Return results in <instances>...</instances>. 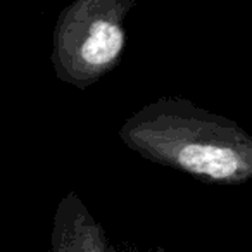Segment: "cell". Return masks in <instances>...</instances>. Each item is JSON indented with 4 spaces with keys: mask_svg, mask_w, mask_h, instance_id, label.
<instances>
[{
    "mask_svg": "<svg viewBox=\"0 0 252 252\" xmlns=\"http://www.w3.org/2000/svg\"><path fill=\"white\" fill-rule=\"evenodd\" d=\"M50 252H118L104 226L76 192L61 199L52 221Z\"/></svg>",
    "mask_w": 252,
    "mask_h": 252,
    "instance_id": "3",
    "label": "cell"
},
{
    "mask_svg": "<svg viewBox=\"0 0 252 252\" xmlns=\"http://www.w3.org/2000/svg\"><path fill=\"white\" fill-rule=\"evenodd\" d=\"M147 161L204 183L242 185L252 178V137L238 123L178 95L138 109L118 131Z\"/></svg>",
    "mask_w": 252,
    "mask_h": 252,
    "instance_id": "1",
    "label": "cell"
},
{
    "mask_svg": "<svg viewBox=\"0 0 252 252\" xmlns=\"http://www.w3.org/2000/svg\"><path fill=\"white\" fill-rule=\"evenodd\" d=\"M138 0H73L61 11L52 38L57 80L87 90L121 61L125 21Z\"/></svg>",
    "mask_w": 252,
    "mask_h": 252,
    "instance_id": "2",
    "label": "cell"
},
{
    "mask_svg": "<svg viewBox=\"0 0 252 252\" xmlns=\"http://www.w3.org/2000/svg\"><path fill=\"white\" fill-rule=\"evenodd\" d=\"M119 252H147V251H140V249H138V247H135V245H125V247H123ZM151 252H164V249H161V247H156L154 251H151Z\"/></svg>",
    "mask_w": 252,
    "mask_h": 252,
    "instance_id": "4",
    "label": "cell"
}]
</instances>
